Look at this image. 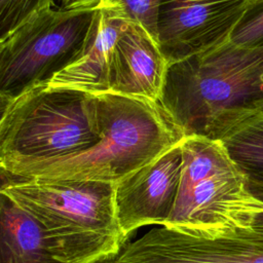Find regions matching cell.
<instances>
[{
    "instance_id": "1",
    "label": "cell",
    "mask_w": 263,
    "mask_h": 263,
    "mask_svg": "<svg viewBox=\"0 0 263 263\" xmlns=\"http://www.w3.org/2000/svg\"><path fill=\"white\" fill-rule=\"evenodd\" d=\"M159 103L185 137L219 141L263 111V47L229 40L171 64Z\"/></svg>"
},
{
    "instance_id": "2",
    "label": "cell",
    "mask_w": 263,
    "mask_h": 263,
    "mask_svg": "<svg viewBox=\"0 0 263 263\" xmlns=\"http://www.w3.org/2000/svg\"><path fill=\"white\" fill-rule=\"evenodd\" d=\"M101 139L76 154L0 165L18 178L118 183L180 144L182 129L159 102L115 92L97 95Z\"/></svg>"
},
{
    "instance_id": "3",
    "label": "cell",
    "mask_w": 263,
    "mask_h": 263,
    "mask_svg": "<svg viewBox=\"0 0 263 263\" xmlns=\"http://www.w3.org/2000/svg\"><path fill=\"white\" fill-rule=\"evenodd\" d=\"M6 194L39 225L64 263H92L119 254L126 238L115 211V184L97 181L18 178L1 171Z\"/></svg>"
},
{
    "instance_id": "4",
    "label": "cell",
    "mask_w": 263,
    "mask_h": 263,
    "mask_svg": "<svg viewBox=\"0 0 263 263\" xmlns=\"http://www.w3.org/2000/svg\"><path fill=\"white\" fill-rule=\"evenodd\" d=\"M0 107V165L76 154L101 139L97 95L42 84Z\"/></svg>"
},
{
    "instance_id": "5",
    "label": "cell",
    "mask_w": 263,
    "mask_h": 263,
    "mask_svg": "<svg viewBox=\"0 0 263 263\" xmlns=\"http://www.w3.org/2000/svg\"><path fill=\"white\" fill-rule=\"evenodd\" d=\"M96 9L48 7L0 40V104L47 84L84 51Z\"/></svg>"
},
{
    "instance_id": "6",
    "label": "cell",
    "mask_w": 263,
    "mask_h": 263,
    "mask_svg": "<svg viewBox=\"0 0 263 263\" xmlns=\"http://www.w3.org/2000/svg\"><path fill=\"white\" fill-rule=\"evenodd\" d=\"M119 263H263V235L252 229L208 237L158 227L124 243Z\"/></svg>"
},
{
    "instance_id": "7",
    "label": "cell",
    "mask_w": 263,
    "mask_h": 263,
    "mask_svg": "<svg viewBox=\"0 0 263 263\" xmlns=\"http://www.w3.org/2000/svg\"><path fill=\"white\" fill-rule=\"evenodd\" d=\"M250 0H162L157 39L168 65L230 40Z\"/></svg>"
},
{
    "instance_id": "8",
    "label": "cell",
    "mask_w": 263,
    "mask_h": 263,
    "mask_svg": "<svg viewBox=\"0 0 263 263\" xmlns=\"http://www.w3.org/2000/svg\"><path fill=\"white\" fill-rule=\"evenodd\" d=\"M263 201L249 189L238 170L215 175L197 184L184 206L174 213L164 227L216 237L251 229Z\"/></svg>"
},
{
    "instance_id": "9",
    "label": "cell",
    "mask_w": 263,
    "mask_h": 263,
    "mask_svg": "<svg viewBox=\"0 0 263 263\" xmlns=\"http://www.w3.org/2000/svg\"><path fill=\"white\" fill-rule=\"evenodd\" d=\"M182 165L180 143L115 184L116 218L125 238L145 225H166L176 205Z\"/></svg>"
},
{
    "instance_id": "10",
    "label": "cell",
    "mask_w": 263,
    "mask_h": 263,
    "mask_svg": "<svg viewBox=\"0 0 263 263\" xmlns=\"http://www.w3.org/2000/svg\"><path fill=\"white\" fill-rule=\"evenodd\" d=\"M168 66L158 41L128 22L114 47L110 91L160 102Z\"/></svg>"
},
{
    "instance_id": "11",
    "label": "cell",
    "mask_w": 263,
    "mask_h": 263,
    "mask_svg": "<svg viewBox=\"0 0 263 263\" xmlns=\"http://www.w3.org/2000/svg\"><path fill=\"white\" fill-rule=\"evenodd\" d=\"M127 23L110 9L97 8L84 51L46 85L92 95L110 91L114 47Z\"/></svg>"
},
{
    "instance_id": "12",
    "label": "cell",
    "mask_w": 263,
    "mask_h": 263,
    "mask_svg": "<svg viewBox=\"0 0 263 263\" xmlns=\"http://www.w3.org/2000/svg\"><path fill=\"white\" fill-rule=\"evenodd\" d=\"M0 263H64L36 221L4 193H0Z\"/></svg>"
},
{
    "instance_id": "13",
    "label": "cell",
    "mask_w": 263,
    "mask_h": 263,
    "mask_svg": "<svg viewBox=\"0 0 263 263\" xmlns=\"http://www.w3.org/2000/svg\"><path fill=\"white\" fill-rule=\"evenodd\" d=\"M181 151L183 165L173 214L184 206L193 188L201 181L237 170L219 141L200 136H188L181 142Z\"/></svg>"
},
{
    "instance_id": "14",
    "label": "cell",
    "mask_w": 263,
    "mask_h": 263,
    "mask_svg": "<svg viewBox=\"0 0 263 263\" xmlns=\"http://www.w3.org/2000/svg\"><path fill=\"white\" fill-rule=\"evenodd\" d=\"M219 142L247 181L263 182V111L239 122Z\"/></svg>"
},
{
    "instance_id": "15",
    "label": "cell",
    "mask_w": 263,
    "mask_h": 263,
    "mask_svg": "<svg viewBox=\"0 0 263 263\" xmlns=\"http://www.w3.org/2000/svg\"><path fill=\"white\" fill-rule=\"evenodd\" d=\"M162 0H101L98 8L114 11L128 22L141 25L157 39V24Z\"/></svg>"
},
{
    "instance_id": "16",
    "label": "cell",
    "mask_w": 263,
    "mask_h": 263,
    "mask_svg": "<svg viewBox=\"0 0 263 263\" xmlns=\"http://www.w3.org/2000/svg\"><path fill=\"white\" fill-rule=\"evenodd\" d=\"M54 5V0H0V40L38 12Z\"/></svg>"
},
{
    "instance_id": "17",
    "label": "cell",
    "mask_w": 263,
    "mask_h": 263,
    "mask_svg": "<svg viewBox=\"0 0 263 263\" xmlns=\"http://www.w3.org/2000/svg\"><path fill=\"white\" fill-rule=\"evenodd\" d=\"M230 41L247 48L263 47V0H250Z\"/></svg>"
},
{
    "instance_id": "18",
    "label": "cell",
    "mask_w": 263,
    "mask_h": 263,
    "mask_svg": "<svg viewBox=\"0 0 263 263\" xmlns=\"http://www.w3.org/2000/svg\"><path fill=\"white\" fill-rule=\"evenodd\" d=\"M55 6L65 10L97 9L101 0H54Z\"/></svg>"
},
{
    "instance_id": "19",
    "label": "cell",
    "mask_w": 263,
    "mask_h": 263,
    "mask_svg": "<svg viewBox=\"0 0 263 263\" xmlns=\"http://www.w3.org/2000/svg\"><path fill=\"white\" fill-rule=\"evenodd\" d=\"M250 191L260 200L263 201V182H251L247 181ZM254 232L263 235V213L259 214L253 222L252 228Z\"/></svg>"
},
{
    "instance_id": "20",
    "label": "cell",
    "mask_w": 263,
    "mask_h": 263,
    "mask_svg": "<svg viewBox=\"0 0 263 263\" xmlns=\"http://www.w3.org/2000/svg\"><path fill=\"white\" fill-rule=\"evenodd\" d=\"M117 256H118V254H112L109 256H105V257H102V258L93 261L92 263H119Z\"/></svg>"
}]
</instances>
